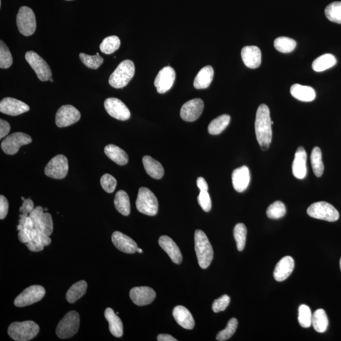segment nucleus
Wrapping results in <instances>:
<instances>
[{
    "label": "nucleus",
    "instance_id": "09e8293b",
    "mask_svg": "<svg viewBox=\"0 0 341 341\" xmlns=\"http://www.w3.org/2000/svg\"><path fill=\"white\" fill-rule=\"evenodd\" d=\"M230 303V298L226 294L223 295L219 299H217L213 302L212 308L215 313H218L220 311H224L226 309Z\"/></svg>",
    "mask_w": 341,
    "mask_h": 341
},
{
    "label": "nucleus",
    "instance_id": "f8f14e48",
    "mask_svg": "<svg viewBox=\"0 0 341 341\" xmlns=\"http://www.w3.org/2000/svg\"><path fill=\"white\" fill-rule=\"evenodd\" d=\"M34 222V228L45 233L48 236L53 232V221L52 215L44 213V209L41 206H37L29 214Z\"/></svg>",
    "mask_w": 341,
    "mask_h": 341
},
{
    "label": "nucleus",
    "instance_id": "20e7f679",
    "mask_svg": "<svg viewBox=\"0 0 341 341\" xmlns=\"http://www.w3.org/2000/svg\"><path fill=\"white\" fill-rule=\"evenodd\" d=\"M135 72V64L132 61H123L109 77V84L115 88L125 87L132 79Z\"/></svg>",
    "mask_w": 341,
    "mask_h": 341
},
{
    "label": "nucleus",
    "instance_id": "2eb2a0df",
    "mask_svg": "<svg viewBox=\"0 0 341 341\" xmlns=\"http://www.w3.org/2000/svg\"><path fill=\"white\" fill-rule=\"evenodd\" d=\"M104 107L107 113L115 119L126 121L130 118V110L119 99H106L104 101Z\"/></svg>",
    "mask_w": 341,
    "mask_h": 341
},
{
    "label": "nucleus",
    "instance_id": "79ce46f5",
    "mask_svg": "<svg viewBox=\"0 0 341 341\" xmlns=\"http://www.w3.org/2000/svg\"><path fill=\"white\" fill-rule=\"evenodd\" d=\"M247 230L245 225L239 223L235 225L234 229V237L238 251H243L245 248L246 240Z\"/></svg>",
    "mask_w": 341,
    "mask_h": 341
},
{
    "label": "nucleus",
    "instance_id": "c85d7f7f",
    "mask_svg": "<svg viewBox=\"0 0 341 341\" xmlns=\"http://www.w3.org/2000/svg\"><path fill=\"white\" fill-rule=\"evenodd\" d=\"M144 167L147 173L152 178L160 179L163 178L165 170L162 165L149 155H145L142 159Z\"/></svg>",
    "mask_w": 341,
    "mask_h": 341
},
{
    "label": "nucleus",
    "instance_id": "f257e3e1",
    "mask_svg": "<svg viewBox=\"0 0 341 341\" xmlns=\"http://www.w3.org/2000/svg\"><path fill=\"white\" fill-rule=\"evenodd\" d=\"M273 124L268 107L264 104H260L257 111L255 129L257 141L262 150H267L272 142Z\"/></svg>",
    "mask_w": 341,
    "mask_h": 341
},
{
    "label": "nucleus",
    "instance_id": "37998d69",
    "mask_svg": "<svg viewBox=\"0 0 341 341\" xmlns=\"http://www.w3.org/2000/svg\"><path fill=\"white\" fill-rule=\"evenodd\" d=\"M286 213V207L281 201H276L275 203L271 204L267 209V216L270 219H280L284 217Z\"/></svg>",
    "mask_w": 341,
    "mask_h": 341
},
{
    "label": "nucleus",
    "instance_id": "2f4dec72",
    "mask_svg": "<svg viewBox=\"0 0 341 341\" xmlns=\"http://www.w3.org/2000/svg\"><path fill=\"white\" fill-rule=\"evenodd\" d=\"M337 63V60L332 54H325L314 60L312 68L314 71L321 72L332 68Z\"/></svg>",
    "mask_w": 341,
    "mask_h": 341
},
{
    "label": "nucleus",
    "instance_id": "603ef678",
    "mask_svg": "<svg viewBox=\"0 0 341 341\" xmlns=\"http://www.w3.org/2000/svg\"><path fill=\"white\" fill-rule=\"evenodd\" d=\"M34 204L33 201L30 198H28L24 200L22 206L20 208L19 211L21 214L25 215V216H29L31 212L34 210Z\"/></svg>",
    "mask_w": 341,
    "mask_h": 341
},
{
    "label": "nucleus",
    "instance_id": "8fccbe9b",
    "mask_svg": "<svg viewBox=\"0 0 341 341\" xmlns=\"http://www.w3.org/2000/svg\"><path fill=\"white\" fill-rule=\"evenodd\" d=\"M197 200L198 203L204 211L209 212L211 210L212 202L208 191H200Z\"/></svg>",
    "mask_w": 341,
    "mask_h": 341
},
{
    "label": "nucleus",
    "instance_id": "69168bd1",
    "mask_svg": "<svg viewBox=\"0 0 341 341\" xmlns=\"http://www.w3.org/2000/svg\"><path fill=\"white\" fill-rule=\"evenodd\" d=\"M340 270H341V259L340 260Z\"/></svg>",
    "mask_w": 341,
    "mask_h": 341
},
{
    "label": "nucleus",
    "instance_id": "b1692460",
    "mask_svg": "<svg viewBox=\"0 0 341 341\" xmlns=\"http://www.w3.org/2000/svg\"><path fill=\"white\" fill-rule=\"evenodd\" d=\"M294 262L291 257H284L279 261L274 271V277L276 281H285L294 270Z\"/></svg>",
    "mask_w": 341,
    "mask_h": 341
},
{
    "label": "nucleus",
    "instance_id": "4be33fe9",
    "mask_svg": "<svg viewBox=\"0 0 341 341\" xmlns=\"http://www.w3.org/2000/svg\"><path fill=\"white\" fill-rule=\"evenodd\" d=\"M307 152L304 147H299L295 153L292 165V174L298 179H302L307 176Z\"/></svg>",
    "mask_w": 341,
    "mask_h": 341
},
{
    "label": "nucleus",
    "instance_id": "aec40b11",
    "mask_svg": "<svg viewBox=\"0 0 341 341\" xmlns=\"http://www.w3.org/2000/svg\"><path fill=\"white\" fill-rule=\"evenodd\" d=\"M112 242L119 249L126 254H135L138 246L135 241L120 232H115L112 235Z\"/></svg>",
    "mask_w": 341,
    "mask_h": 341
},
{
    "label": "nucleus",
    "instance_id": "bb28decb",
    "mask_svg": "<svg viewBox=\"0 0 341 341\" xmlns=\"http://www.w3.org/2000/svg\"><path fill=\"white\" fill-rule=\"evenodd\" d=\"M290 92L295 99L303 102L312 101L316 97L315 91L312 87L299 84L292 85Z\"/></svg>",
    "mask_w": 341,
    "mask_h": 341
},
{
    "label": "nucleus",
    "instance_id": "ddd939ff",
    "mask_svg": "<svg viewBox=\"0 0 341 341\" xmlns=\"http://www.w3.org/2000/svg\"><path fill=\"white\" fill-rule=\"evenodd\" d=\"M46 294L45 289L39 285H33L26 288L16 298L14 305L17 307H24L39 302Z\"/></svg>",
    "mask_w": 341,
    "mask_h": 341
},
{
    "label": "nucleus",
    "instance_id": "4468645a",
    "mask_svg": "<svg viewBox=\"0 0 341 341\" xmlns=\"http://www.w3.org/2000/svg\"><path fill=\"white\" fill-rule=\"evenodd\" d=\"M81 117L80 112L72 105H64L58 109L56 114L55 122L57 127H69L79 122Z\"/></svg>",
    "mask_w": 341,
    "mask_h": 341
},
{
    "label": "nucleus",
    "instance_id": "4d7b16f0",
    "mask_svg": "<svg viewBox=\"0 0 341 341\" xmlns=\"http://www.w3.org/2000/svg\"><path fill=\"white\" fill-rule=\"evenodd\" d=\"M27 246H28L29 251L34 252H41L44 249V247L42 243L34 240L29 241V243H27Z\"/></svg>",
    "mask_w": 341,
    "mask_h": 341
},
{
    "label": "nucleus",
    "instance_id": "680f3d73",
    "mask_svg": "<svg viewBox=\"0 0 341 341\" xmlns=\"http://www.w3.org/2000/svg\"><path fill=\"white\" fill-rule=\"evenodd\" d=\"M137 252H139V253L141 254V253H142V252H143V251H142V249L138 248V251H137Z\"/></svg>",
    "mask_w": 341,
    "mask_h": 341
},
{
    "label": "nucleus",
    "instance_id": "dca6fc26",
    "mask_svg": "<svg viewBox=\"0 0 341 341\" xmlns=\"http://www.w3.org/2000/svg\"><path fill=\"white\" fill-rule=\"evenodd\" d=\"M176 79L174 70L170 66L164 67L158 73L154 80V85L158 93H167L173 87Z\"/></svg>",
    "mask_w": 341,
    "mask_h": 341
},
{
    "label": "nucleus",
    "instance_id": "6ab92c4d",
    "mask_svg": "<svg viewBox=\"0 0 341 341\" xmlns=\"http://www.w3.org/2000/svg\"><path fill=\"white\" fill-rule=\"evenodd\" d=\"M130 297L135 305L142 307L151 303L156 297V294L154 289L149 287H135L130 290Z\"/></svg>",
    "mask_w": 341,
    "mask_h": 341
},
{
    "label": "nucleus",
    "instance_id": "5fc2aeb1",
    "mask_svg": "<svg viewBox=\"0 0 341 341\" xmlns=\"http://www.w3.org/2000/svg\"><path fill=\"white\" fill-rule=\"evenodd\" d=\"M18 238L21 243L26 244L29 243L32 240V230L24 228L18 232Z\"/></svg>",
    "mask_w": 341,
    "mask_h": 341
},
{
    "label": "nucleus",
    "instance_id": "de8ad7c7",
    "mask_svg": "<svg viewBox=\"0 0 341 341\" xmlns=\"http://www.w3.org/2000/svg\"><path fill=\"white\" fill-rule=\"evenodd\" d=\"M101 185L104 191L107 193H112L116 189L117 181V179L109 174H104L101 178Z\"/></svg>",
    "mask_w": 341,
    "mask_h": 341
},
{
    "label": "nucleus",
    "instance_id": "6e6d98bb",
    "mask_svg": "<svg viewBox=\"0 0 341 341\" xmlns=\"http://www.w3.org/2000/svg\"><path fill=\"white\" fill-rule=\"evenodd\" d=\"M10 125L9 123L4 120H0V139L5 138L9 133Z\"/></svg>",
    "mask_w": 341,
    "mask_h": 341
},
{
    "label": "nucleus",
    "instance_id": "9b49d317",
    "mask_svg": "<svg viewBox=\"0 0 341 341\" xmlns=\"http://www.w3.org/2000/svg\"><path fill=\"white\" fill-rule=\"evenodd\" d=\"M32 141V138L28 134L16 132L3 140L1 147L5 154L14 155L18 152L20 147L31 143Z\"/></svg>",
    "mask_w": 341,
    "mask_h": 341
},
{
    "label": "nucleus",
    "instance_id": "423d86ee",
    "mask_svg": "<svg viewBox=\"0 0 341 341\" xmlns=\"http://www.w3.org/2000/svg\"><path fill=\"white\" fill-rule=\"evenodd\" d=\"M79 314L75 311H69L59 322L56 327V335L60 339L73 337L79 331Z\"/></svg>",
    "mask_w": 341,
    "mask_h": 341
},
{
    "label": "nucleus",
    "instance_id": "39448f33",
    "mask_svg": "<svg viewBox=\"0 0 341 341\" xmlns=\"http://www.w3.org/2000/svg\"><path fill=\"white\" fill-rule=\"evenodd\" d=\"M136 207L140 213L154 216L157 213L159 205L154 193L147 188L141 187L139 190Z\"/></svg>",
    "mask_w": 341,
    "mask_h": 341
},
{
    "label": "nucleus",
    "instance_id": "c03bdc74",
    "mask_svg": "<svg viewBox=\"0 0 341 341\" xmlns=\"http://www.w3.org/2000/svg\"><path fill=\"white\" fill-rule=\"evenodd\" d=\"M12 63L13 58L9 48L4 41H0V68L9 69Z\"/></svg>",
    "mask_w": 341,
    "mask_h": 341
},
{
    "label": "nucleus",
    "instance_id": "1a4fd4ad",
    "mask_svg": "<svg viewBox=\"0 0 341 341\" xmlns=\"http://www.w3.org/2000/svg\"><path fill=\"white\" fill-rule=\"evenodd\" d=\"M25 58L41 81L46 82L50 80L52 77V70L44 59L32 51L27 52Z\"/></svg>",
    "mask_w": 341,
    "mask_h": 341
},
{
    "label": "nucleus",
    "instance_id": "f704fd0d",
    "mask_svg": "<svg viewBox=\"0 0 341 341\" xmlns=\"http://www.w3.org/2000/svg\"><path fill=\"white\" fill-rule=\"evenodd\" d=\"M311 325L314 329L319 333H324L327 331L329 326L328 318L326 311L323 309L316 310L312 315Z\"/></svg>",
    "mask_w": 341,
    "mask_h": 341
},
{
    "label": "nucleus",
    "instance_id": "3c124183",
    "mask_svg": "<svg viewBox=\"0 0 341 341\" xmlns=\"http://www.w3.org/2000/svg\"><path fill=\"white\" fill-rule=\"evenodd\" d=\"M32 240L41 243L44 246L49 245L52 243V240H51L50 236L35 229V228L32 230Z\"/></svg>",
    "mask_w": 341,
    "mask_h": 341
},
{
    "label": "nucleus",
    "instance_id": "cd10ccee",
    "mask_svg": "<svg viewBox=\"0 0 341 341\" xmlns=\"http://www.w3.org/2000/svg\"><path fill=\"white\" fill-rule=\"evenodd\" d=\"M214 74V69L211 66L203 67L195 77L193 86L197 89L208 88L213 81Z\"/></svg>",
    "mask_w": 341,
    "mask_h": 341
},
{
    "label": "nucleus",
    "instance_id": "c9c22d12",
    "mask_svg": "<svg viewBox=\"0 0 341 341\" xmlns=\"http://www.w3.org/2000/svg\"><path fill=\"white\" fill-rule=\"evenodd\" d=\"M231 117L228 115H222L213 120L208 127L209 133L211 135H219L229 125Z\"/></svg>",
    "mask_w": 341,
    "mask_h": 341
},
{
    "label": "nucleus",
    "instance_id": "a18cd8bd",
    "mask_svg": "<svg viewBox=\"0 0 341 341\" xmlns=\"http://www.w3.org/2000/svg\"><path fill=\"white\" fill-rule=\"evenodd\" d=\"M238 327V321L236 319H231L228 322L227 327L225 329L218 333L217 335L216 339L219 341H225L232 337L235 334Z\"/></svg>",
    "mask_w": 341,
    "mask_h": 341
},
{
    "label": "nucleus",
    "instance_id": "72a5a7b5",
    "mask_svg": "<svg viewBox=\"0 0 341 341\" xmlns=\"http://www.w3.org/2000/svg\"><path fill=\"white\" fill-rule=\"evenodd\" d=\"M115 208L123 216H127L130 213V198L127 192L120 190L116 193L114 200Z\"/></svg>",
    "mask_w": 341,
    "mask_h": 341
},
{
    "label": "nucleus",
    "instance_id": "393cba45",
    "mask_svg": "<svg viewBox=\"0 0 341 341\" xmlns=\"http://www.w3.org/2000/svg\"><path fill=\"white\" fill-rule=\"evenodd\" d=\"M159 244L170 257L172 261L176 264H181L182 256L180 251L176 244L167 236H162L159 239Z\"/></svg>",
    "mask_w": 341,
    "mask_h": 341
},
{
    "label": "nucleus",
    "instance_id": "338daca9",
    "mask_svg": "<svg viewBox=\"0 0 341 341\" xmlns=\"http://www.w3.org/2000/svg\"><path fill=\"white\" fill-rule=\"evenodd\" d=\"M67 1H71V0H67Z\"/></svg>",
    "mask_w": 341,
    "mask_h": 341
},
{
    "label": "nucleus",
    "instance_id": "7ed1b4c3",
    "mask_svg": "<svg viewBox=\"0 0 341 341\" xmlns=\"http://www.w3.org/2000/svg\"><path fill=\"white\" fill-rule=\"evenodd\" d=\"M39 332V327L31 321L13 322L8 329V334L13 340L28 341L34 339Z\"/></svg>",
    "mask_w": 341,
    "mask_h": 341
},
{
    "label": "nucleus",
    "instance_id": "e433bc0d",
    "mask_svg": "<svg viewBox=\"0 0 341 341\" xmlns=\"http://www.w3.org/2000/svg\"><path fill=\"white\" fill-rule=\"evenodd\" d=\"M311 163L314 174L316 177H321L324 173V166L322 161L321 150L318 147H315L311 152Z\"/></svg>",
    "mask_w": 341,
    "mask_h": 341
},
{
    "label": "nucleus",
    "instance_id": "0eeeda50",
    "mask_svg": "<svg viewBox=\"0 0 341 341\" xmlns=\"http://www.w3.org/2000/svg\"><path fill=\"white\" fill-rule=\"evenodd\" d=\"M307 214L313 218L335 222L339 218V213L331 204L326 202H315L307 209Z\"/></svg>",
    "mask_w": 341,
    "mask_h": 341
},
{
    "label": "nucleus",
    "instance_id": "052dcab7",
    "mask_svg": "<svg viewBox=\"0 0 341 341\" xmlns=\"http://www.w3.org/2000/svg\"><path fill=\"white\" fill-rule=\"evenodd\" d=\"M24 228H26V229H28L30 230H32L34 228V224L33 221H32V219L30 216H28L27 217L25 224H24Z\"/></svg>",
    "mask_w": 341,
    "mask_h": 341
},
{
    "label": "nucleus",
    "instance_id": "f3484780",
    "mask_svg": "<svg viewBox=\"0 0 341 341\" xmlns=\"http://www.w3.org/2000/svg\"><path fill=\"white\" fill-rule=\"evenodd\" d=\"M204 103L202 99H193L185 103L181 107L180 116L185 122H192L202 115Z\"/></svg>",
    "mask_w": 341,
    "mask_h": 341
},
{
    "label": "nucleus",
    "instance_id": "13d9d810",
    "mask_svg": "<svg viewBox=\"0 0 341 341\" xmlns=\"http://www.w3.org/2000/svg\"><path fill=\"white\" fill-rule=\"evenodd\" d=\"M197 185L200 191H208V185L206 179L202 177H199L197 178Z\"/></svg>",
    "mask_w": 341,
    "mask_h": 341
},
{
    "label": "nucleus",
    "instance_id": "7c9ffc66",
    "mask_svg": "<svg viewBox=\"0 0 341 341\" xmlns=\"http://www.w3.org/2000/svg\"><path fill=\"white\" fill-rule=\"evenodd\" d=\"M104 316L109 326V331L115 337H121L123 335V326L120 317L115 314L111 308H107L104 312Z\"/></svg>",
    "mask_w": 341,
    "mask_h": 341
},
{
    "label": "nucleus",
    "instance_id": "412c9836",
    "mask_svg": "<svg viewBox=\"0 0 341 341\" xmlns=\"http://www.w3.org/2000/svg\"><path fill=\"white\" fill-rule=\"evenodd\" d=\"M241 58L248 68H259L262 61L261 51L255 46H247L241 50Z\"/></svg>",
    "mask_w": 341,
    "mask_h": 341
},
{
    "label": "nucleus",
    "instance_id": "864d4df0",
    "mask_svg": "<svg viewBox=\"0 0 341 341\" xmlns=\"http://www.w3.org/2000/svg\"><path fill=\"white\" fill-rule=\"evenodd\" d=\"M9 202L4 195L0 196V219H4L6 217L9 211Z\"/></svg>",
    "mask_w": 341,
    "mask_h": 341
},
{
    "label": "nucleus",
    "instance_id": "ea45409f",
    "mask_svg": "<svg viewBox=\"0 0 341 341\" xmlns=\"http://www.w3.org/2000/svg\"><path fill=\"white\" fill-rule=\"evenodd\" d=\"M327 19L332 22L341 24V2L331 3L325 9Z\"/></svg>",
    "mask_w": 341,
    "mask_h": 341
},
{
    "label": "nucleus",
    "instance_id": "5701e85b",
    "mask_svg": "<svg viewBox=\"0 0 341 341\" xmlns=\"http://www.w3.org/2000/svg\"><path fill=\"white\" fill-rule=\"evenodd\" d=\"M249 181H251V173L247 166H241L233 171L232 183L236 192L245 191L248 187Z\"/></svg>",
    "mask_w": 341,
    "mask_h": 341
},
{
    "label": "nucleus",
    "instance_id": "473e14b6",
    "mask_svg": "<svg viewBox=\"0 0 341 341\" xmlns=\"http://www.w3.org/2000/svg\"><path fill=\"white\" fill-rule=\"evenodd\" d=\"M87 283L85 281H80L75 283L67 291L66 299L70 303H74L81 299L87 291Z\"/></svg>",
    "mask_w": 341,
    "mask_h": 341
},
{
    "label": "nucleus",
    "instance_id": "49530a36",
    "mask_svg": "<svg viewBox=\"0 0 341 341\" xmlns=\"http://www.w3.org/2000/svg\"><path fill=\"white\" fill-rule=\"evenodd\" d=\"M312 314L310 308L307 305H302L299 309V322L303 328H308L311 325Z\"/></svg>",
    "mask_w": 341,
    "mask_h": 341
},
{
    "label": "nucleus",
    "instance_id": "bf43d9fd",
    "mask_svg": "<svg viewBox=\"0 0 341 341\" xmlns=\"http://www.w3.org/2000/svg\"><path fill=\"white\" fill-rule=\"evenodd\" d=\"M159 341H177L175 338L169 334H160L157 337Z\"/></svg>",
    "mask_w": 341,
    "mask_h": 341
},
{
    "label": "nucleus",
    "instance_id": "4c0bfd02",
    "mask_svg": "<svg viewBox=\"0 0 341 341\" xmlns=\"http://www.w3.org/2000/svg\"><path fill=\"white\" fill-rule=\"evenodd\" d=\"M274 46L278 52L289 53L292 52L296 48L297 42L289 37H279L275 39Z\"/></svg>",
    "mask_w": 341,
    "mask_h": 341
},
{
    "label": "nucleus",
    "instance_id": "58836bf2",
    "mask_svg": "<svg viewBox=\"0 0 341 341\" xmlns=\"http://www.w3.org/2000/svg\"><path fill=\"white\" fill-rule=\"evenodd\" d=\"M120 45L119 37L116 36H108L101 42L100 50L106 55H111L119 49Z\"/></svg>",
    "mask_w": 341,
    "mask_h": 341
},
{
    "label": "nucleus",
    "instance_id": "6e6552de",
    "mask_svg": "<svg viewBox=\"0 0 341 341\" xmlns=\"http://www.w3.org/2000/svg\"><path fill=\"white\" fill-rule=\"evenodd\" d=\"M18 31L25 36H30L36 30V19L33 10L28 7H21L17 15Z\"/></svg>",
    "mask_w": 341,
    "mask_h": 341
},
{
    "label": "nucleus",
    "instance_id": "a19ab883",
    "mask_svg": "<svg viewBox=\"0 0 341 341\" xmlns=\"http://www.w3.org/2000/svg\"><path fill=\"white\" fill-rule=\"evenodd\" d=\"M79 57L82 62L88 68L96 70L104 62V59L99 55V53L96 55L90 56L85 53H80Z\"/></svg>",
    "mask_w": 341,
    "mask_h": 341
},
{
    "label": "nucleus",
    "instance_id": "a878e982",
    "mask_svg": "<svg viewBox=\"0 0 341 341\" xmlns=\"http://www.w3.org/2000/svg\"><path fill=\"white\" fill-rule=\"evenodd\" d=\"M173 315L179 326L185 329L191 330L195 326L194 319L190 311L183 306H177L174 308Z\"/></svg>",
    "mask_w": 341,
    "mask_h": 341
},
{
    "label": "nucleus",
    "instance_id": "a211bd4d",
    "mask_svg": "<svg viewBox=\"0 0 341 341\" xmlns=\"http://www.w3.org/2000/svg\"><path fill=\"white\" fill-rule=\"evenodd\" d=\"M30 107L24 102L12 98H5L0 102V111L2 113L18 116L29 111Z\"/></svg>",
    "mask_w": 341,
    "mask_h": 341
},
{
    "label": "nucleus",
    "instance_id": "f03ea898",
    "mask_svg": "<svg viewBox=\"0 0 341 341\" xmlns=\"http://www.w3.org/2000/svg\"><path fill=\"white\" fill-rule=\"evenodd\" d=\"M195 249L198 264L203 269H206L213 261L214 252L208 236L202 230L195 231Z\"/></svg>",
    "mask_w": 341,
    "mask_h": 341
},
{
    "label": "nucleus",
    "instance_id": "e2e57ef3",
    "mask_svg": "<svg viewBox=\"0 0 341 341\" xmlns=\"http://www.w3.org/2000/svg\"><path fill=\"white\" fill-rule=\"evenodd\" d=\"M50 81L52 82H53L54 81L53 79H52V77L51 78V79H50Z\"/></svg>",
    "mask_w": 341,
    "mask_h": 341
},
{
    "label": "nucleus",
    "instance_id": "0e129e2a",
    "mask_svg": "<svg viewBox=\"0 0 341 341\" xmlns=\"http://www.w3.org/2000/svg\"><path fill=\"white\" fill-rule=\"evenodd\" d=\"M21 200H26L25 198H24V197H21Z\"/></svg>",
    "mask_w": 341,
    "mask_h": 341
},
{
    "label": "nucleus",
    "instance_id": "9d476101",
    "mask_svg": "<svg viewBox=\"0 0 341 341\" xmlns=\"http://www.w3.org/2000/svg\"><path fill=\"white\" fill-rule=\"evenodd\" d=\"M69 162L63 155H57L48 163L44 168L46 175L53 179H63L69 172Z\"/></svg>",
    "mask_w": 341,
    "mask_h": 341
},
{
    "label": "nucleus",
    "instance_id": "c756f323",
    "mask_svg": "<svg viewBox=\"0 0 341 341\" xmlns=\"http://www.w3.org/2000/svg\"><path fill=\"white\" fill-rule=\"evenodd\" d=\"M104 153L110 160L117 165L123 166L128 162V156L127 152L120 147L113 144L107 145L104 148Z\"/></svg>",
    "mask_w": 341,
    "mask_h": 341
}]
</instances>
